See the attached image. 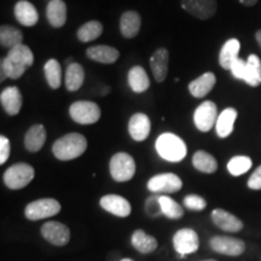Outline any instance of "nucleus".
<instances>
[{
    "label": "nucleus",
    "mask_w": 261,
    "mask_h": 261,
    "mask_svg": "<svg viewBox=\"0 0 261 261\" xmlns=\"http://www.w3.org/2000/svg\"><path fill=\"white\" fill-rule=\"evenodd\" d=\"M87 140L80 133H68L52 145V152L61 161H70L86 151Z\"/></svg>",
    "instance_id": "nucleus-1"
},
{
    "label": "nucleus",
    "mask_w": 261,
    "mask_h": 261,
    "mask_svg": "<svg viewBox=\"0 0 261 261\" xmlns=\"http://www.w3.org/2000/svg\"><path fill=\"white\" fill-rule=\"evenodd\" d=\"M156 150L163 160L169 162H179L187 156V144L180 137L173 133H162L156 140Z\"/></svg>",
    "instance_id": "nucleus-2"
},
{
    "label": "nucleus",
    "mask_w": 261,
    "mask_h": 261,
    "mask_svg": "<svg viewBox=\"0 0 261 261\" xmlns=\"http://www.w3.org/2000/svg\"><path fill=\"white\" fill-rule=\"evenodd\" d=\"M35 171L28 163H15L9 167L4 173L5 185L11 190H19L23 189L34 179Z\"/></svg>",
    "instance_id": "nucleus-3"
},
{
    "label": "nucleus",
    "mask_w": 261,
    "mask_h": 261,
    "mask_svg": "<svg viewBox=\"0 0 261 261\" xmlns=\"http://www.w3.org/2000/svg\"><path fill=\"white\" fill-rule=\"evenodd\" d=\"M109 169L112 178L117 182L128 181L136 173L135 159L127 152H117L110 159Z\"/></svg>",
    "instance_id": "nucleus-4"
},
{
    "label": "nucleus",
    "mask_w": 261,
    "mask_h": 261,
    "mask_svg": "<svg viewBox=\"0 0 261 261\" xmlns=\"http://www.w3.org/2000/svg\"><path fill=\"white\" fill-rule=\"evenodd\" d=\"M61 212V203L55 198H40L27 204L24 215L28 220L37 221L55 217Z\"/></svg>",
    "instance_id": "nucleus-5"
},
{
    "label": "nucleus",
    "mask_w": 261,
    "mask_h": 261,
    "mask_svg": "<svg viewBox=\"0 0 261 261\" xmlns=\"http://www.w3.org/2000/svg\"><path fill=\"white\" fill-rule=\"evenodd\" d=\"M100 108L90 100H76L69 108V115L73 121L80 125H93L100 119Z\"/></svg>",
    "instance_id": "nucleus-6"
},
{
    "label": "nucleus",
    "mask_w": 261,
    "mask_h": 261,
    "mask_svg": "<svg viewBox=\"0 0 261 261\" xmlns=\"http://www.w3.org/2000/svg\"><path fill=\"white\" fill-rule=\"evenodd\" d=\"M182 188L181 179L174 173H161L150 178L148 189L155 194H173Z\"/></svg>",
    "instance_id": "nucleus-7"
},
{
    "label": "nucleus",
    "mask_w": 261,
    "mask_h": 261,
    "mask_svg": "<svg viewBox=\"0 0 261 261\" xmlns=\"http://www.w3.org/2000/svg\"><path fill=\"white\" fill-rule=\"evenodd\" d=\"M210 246L215 253L228 256H240L246 250V243L240 238L230 236H214L211 238Z\"/></svg>",
    "instance_id": "nucleus-8"
},
{
    "label": "nucleus",
    "mask_w": 261,
    "mask_h": 261,
    "mask_svg": "<svg viewBox=\"0 0 261 261\" xmlns=\"http://www.w3.org/2000/svg\"><path fill=\"white\" fill-rule=\"evenodd\" d=\"M218 120V108L212 100H205L196 108L194 122L196 128L201 132H208L212 129Z\"/></svg>",
    "instance_id": "nucleus-9"
},
{
    "label": "nucleus",
    "mask_w": 261,
    "mask_h": 261,
    "mask_svg": "<svg viewBox=\"0 0 261 261\" xmlns=\"http://www.w3.org/2000/svg\"><path fill=\"white\" fill-rule=\"evenodd\" d=\"M173 246H174L175 252L184 256L198 250L200 238L192 228H181L173 236Z\"/></svg>",
    "instance_id": "nucleus-10"
},
{
    "label": "nucleus",
    "mask_w": 261,
    "mask_h": 261,
    "mask_svg": "<svg viewBox=\"0 0 261 261\" xmlns=\"http://www.w3.org/2000/svg\"><path fill=\"white\" fill-rule=\"evenodd\" d=\"M41 236L54 246L63 247L69 243L70 230L60 221H47L41 226Z\"/></svg>",
    "instance_id": "nucleus-11"
},
{
    "label": "nucleus",
    "mask_w": 261,
    "mask_h": 261,
    "mask_svg": "<svg viewBox=\"0 0 261 261\" xmlns=\"http://www.w3.org/2000/svg\"><path fill=\"white\" fill-rule=\"evenodd\" d=\"M181 8L198 19H210L218 10L217 0H180Z\"/></svg>",
    "instance_id": "nucleus-12"
},
{
    "label": "nucleus",
    "mask_w": 261,
    "mask_h": 261,
    "mask_svg": "<svg viewBox=\"0 0 261 261\" xmlns=\"http://www.w3.org/2000/svg\"><path fill=\"white\" fill-rule=\"evenodd\" d=\"M100 207L108 213L116 215L120 218L128 217L132 212L130 203L126 200L125 197L119 195H106L100 198L99 201Z\"/></svg>",
    "instance_id": "nucleus-13"
},
{
    "label": "nucleus",
    "mask_w": 261,
    "mask_h": 261,
    "mask_svg": "<svg viewBox=\"0 0 261 261\" xmlns=\"http://www.w3.org/2000/svg\"><path fill=\"white\" fill-rule=\"evenodd\" d=\"M151 130V121L144 113H136L128 121V132L136 142H143L148 138Z\"/></svg>",
    "instance_id": "nucleus-14"
},
{
    "label": "nucleus",
    "mask_w": 261,
    "mask_h": 261,
    "mask_svg": "<svg viewBox=\"0 0 261 261\" xmlns=\"http://www.w3.org/2000/svg\"><path fill=\"white\" fill-rule=\"evenodd\" d=\"M0 103H2L3 109L10 116L17 115L22 108L23 98L22 93L16 86H9L0 93Z\"/></svg>",
    "instance_id": "nucleus-15"
},
{
    "label": "nucleus",
    "mask_w": 261,
    "mask_h": 261,
    "mask_svg": "<svg viewBox=\"0 0 261 261\" xmlns=\"http://www.w3.org/2000/svg\"><path fill=\"white\" fill-rule=\"evenodd\" d=\"M211 218L215 226L221 228L223 231H227V232H238L243 228L242 220L221 208H217L212 212Z\"/></svg>",
    "instance_id": "nucleus-16"
},
{
    "label": "nucleus",
    "mask_w": 261,
    "mask_h": 261,
    "mask_svg": "<svg viewBox=\"0 0 261 261\" xmlns=\"http://www.w3.org/2000/svg\"><path fill=\"white\" fill-rule=\"evenodd\" d=\"M168 61L169 52L167 48L160 47L152 54L150 58V68H151L152 74H154L155 80L158 83H162L166 80L168 74Z\"/></svg>",
    "instance_id": "nucleus-17"
},
{
    "label": "nucleus",
    "mask_w": 261,
    "mask_h": 261,
    "mask_svg": "<svg viewBox=\"0 0 261 261\" xmlns=\"http://www.w3.org/2000/svg\"><path fill=\"white\" fill-rule=\"evenodd\" d=\"M14 15L19 24L24 27H33L38 23L39 14L35 6L27 0H19L14 8Z\"/></svg>",
    "instance_id": "nucleus-18"
},
{
    "label": "nucleus",
    "mask_w": 261,
    "mask_h": 261,
    "mask_svg": "<svg viewBox=\"0 0 261 261\" xmlns=\"http://www.w3.org/2000/svg\"><path fill=\"white\" fill-rule=\"evenodd\" d=\"M142 27V17L137 11H126L120 18V32L126 39H133L138 35Z\"/></svg>",
    "instance_id": "nucleus-19"
},
{
    "label": "nucleus",
    "mask_w": 261,
    "mask_h": 261,
    "mask_svg": "<svg viewBox=\"0 0 261 261\" xmlns=\"http://www.w3.org/2000/svg\"><path fill=\"white\" fill-rule=\"evenodd\" d=\"M86 56L94 62L102 64H113L119 60L120 52L115 47L108 45H97L87 48Z\"/></svg>",
    "instance_id": "nucleus-20"
},
{
    "label": "nucleus",
    "mask_w": 261,
    "mask_h": 261,
    "mask_svg": "<svg viewBox=\"0 0 261 261\" xmlns=\"http://www.w3.org/2000/svg\"><path fill=\"white\" fill-rule=\"evenodd\" d=\"M46 18L51 27L61 28L67 22V4L63 0H50L46 6Z\"/></svg>",
    "instance_id": "nucleus-21"
},
{
    "label": "nucleus",
    "mask_w": 261,
    "mask_h": 261,
    "mask_svg": "<svg viewBox=\"0 0 261 261\" xmlns=\"http://www.w3.org/2000/svg\"><path fill=\"white\" fill-rule=\"evenodd\" d=\"M45 142H46V129L40 123L33 125L24 136V148L29 152L40 151Z\"/></svg>",
    "instance_id": "nucleus-22"
},
{
    "label": "nucleus",
    "mask_w": 261,
    "mask_h": 261,
    "mask_svg": "<svg viewBox=\"0 0 261 261\" xmlns=\"http://www.w3.org/2000/svg\"><path fill=\"white\" fill-rule=\"evenodd\" d=\"M215 83H217V77L214 73L207 71L189 84V91L195 98H202L213 90Z\"/></svg>",
    "instance_id": "nucleus-23"
},
{
    "label": "nucleus",
    "mask_w": 261,
    "mask_h": 261,
    "mask_svg": "<svg viewBox=\"0 0 261 261\" xmlns=\"http://www.w3.org/2000/svg\"><path fill=\"white\" fill-rule=\"evenodd\" d=\"M237 115V110L233 109V108H227V109L220 113V115L218 116L217 123H215L217 135L220 138H227L232 133Z\"/></svg>",
    "instance_id": "nucleus-24"
},
{
    "label": "nucleus",
    "mask_w": 261,
    "mask_h": 261,
    "mask_svg": "<svg viewBox=\"0 0 261 261\" xmlns=\"http://www.w3.org/2000/svg\"><path fill=\"white\" fill-rule=\"evenodd\" d=\"M85 81V70L83 65L79 63H71L68 64L67 69H65V87L69 92H75L83 86Z\"/></svg>",
    "instance_id": "nucleus-25"
},
{
    "label": "nucleus",
    "mask_w": 261,
    "mask_h": 261,
    "mask_svg": "<svg viewBox=\"0 0 261 261\" xmlns=\"http://www.w3.org/2000/svg\"><path fill=\"white\" fill-rule=\"evenodd\" d=\"M128 85L135 93H143L150 87V80L145 69L140 65H135L128 71Z\"/></svg>",
    "instance_id": "nucleus-26"
},
{
    "label": "nucleus",
    "mask_w": 261,
    "mask_h": 261,
    "mask_svg": "<svg viewBox=\"0 0 261 261\" xmlns=\"http://www.w3.org/2000/svg\"><path fill=\"white\" fill-rule=\"evenodd\" d=\"M133 248L142 254H150L158 248V241L155 237L146 234L145 231L136 230L130 238Z\"/></svg>",
    "instance_id": "nucleus-27"
},
{
    "label": "nucleus",
    "mask_w": 261,
    "mask_h": 261,
    "mask_svg": "<svg viewBox=\"0 0 261 261\" xmlns=\"http://www.w3.org/2000/svg\"><path fill=\"white\" fill-rule=\"evenodd\" d=\"M22 41H23V34L18 28L9 24H3L0 27V44L3 47L11 50L21 45Z\"/></svg>",
    "instance_id": "nucleus-28"
},
{
    "label": "nucleus",
    "mask_w": 261,
    "mask_h": 261,
    "mask_svg": "<svg viewBox=\"0 0 261 261\" xmlns=\"http://www.w3.org/2000/svg\"><path fill=\"white\" fill-rule=\"evenodd\" d=\"M241 44L237 39H230L224 44L219 54V63L221 68L230 70L232 62L238 58V52H240Z\"/></svg>",
    "instance_id": "nucleus-29"
},
{
    "label": "nucleus",
    "mask_w": 261,
    "mask_h": 261,
    "mask_svg": "<svg viewBox=\"0 0 261 261\" xmlns=\"http://www.w3.org/2000/svg\"><path fill=\"white\" fill-rule=\"evenodd\" d=\"M192 165L194 167L202 173H207L212 174L218 169V162L214 159V156L208 154L207 151L203 150H198L192 156Z\"/></svg>",
    "instance_id": "nucleus-30"
},
{
    "label": "nucleus",
    "mask_w": 261,
    "mask_h": 261,
    "mask_svg": "<svg viewBox=\"0 0 261 261\" xmlns=\"http://www.w3.org/2000/svg\"><path fill=\"white\" fill-rule=\"evenodd\" d=\"M102 33L103 24L99 21H90L77 29L76 35L81 42H90L99 38Z\"/></svg>",
    "instance_id": "nucleus-31"
},
{
    "label": "nucleus",
    "mask_w": 261,
    "mask_h": 261,
    "mask_svg": "<svg viewBox=\"0 0 261 261\" xmlns=\"http://www.w3.org/2000/svg\"><path fill=\"white\" fill-rule=\"evenodd\" d=\"M9 60H11L15 63H17L19 65H24V67H31L34 63V55L31 48H29L27 45H18L11 50H9L8 56Z\"/></svg>",
    "instance_id": "nucleus-32"
},
{
    "label": "nucleus",
    "mask_w": 261,
    "mask_h": 261,
    "mask_svg": "<svg viewBox=\"0 0 261 261\" xmlns=\"http://www.w3.org/2000/svg\"><path fill=\"white\" fill-rule=\"evenodd\" d=\"M44 73L45 77H46V81L48 86L51 89L56 90L61 86L62 84V68L60 62L57 60H48L46 63H45L44 67Z\"/></svg>",
    "instance_id": "nucleus-33"
},
{
    "label": "nucleus",
    "mask_w": 261,
    "mask_h": 261,
    "mask_svg": "<svg viewBox=\"0 0 261 261\" xmlns=\"http://www.w3.org/2000/svg\"><path fill=\"white\" fill-rule=\"evenodd\" d=\"M0 69H2V77L0 80L4 81L5 79H12L17 80L22 76L27 70V67L24 65H19L11 60H9L8 57L3 58L2 60V65H0Z\"/></svg>",
    "instance_id": "nucleus-34"
},
{
    "label": "nucleus",
    "mask_w": 261,
    "mask_h": 261,
    "mask_svg": "<svg viewBox=\"0 0 261 261\" xmlns=\"http://www.w3.org/2000/svg\"><path fill=\"white\" fill-rule=\"evenodd\" d=\"M248 65V79L246 84L252 87H257L261 85V61L256 55H250L247 60Z\"/></svg>",
    "instance_id": "nucleus-35"
},
{
    "label": "nucleus",
    "mask_w": 261,
    "mask_h": 261,
    "mask_svg": "<svg viewBox=\"0 0 261 261\" xmlns=\"http://www.w3.org/2000/svg\"><path fill=\"white\" fill-rule=\"evenodd\" d=\"M160 203H161L162 207V214L166 215L169 219H180L182 215H184V210L181 208V205L177 203L169 196H160Z\"/></svg>",
    "instance_id": "nucleus-36"
},
{
    "label": "nucleus",
    "mask_w": 261,
    "mask_h": 261,
    "mask_svg": "<svg viewBox=\"0 0 261 261\" xmlns=\"http://www.w3.org/2000/svg\"><path fill=\"white\" fill-rule=\"evenodd\" d=\"M252 159L248 156H234L227 163V171L233 177H238V175H242L249 171L252 168Z\"/></svg>",
    "instance_id": "nucleus-37"
},
{
    "label": "nucleus",
    "mask_w": 261,
    "mask_h": 261,
    "mask_svg": "<svg viewBox=\"0 0 261 261\" xmlns=\"http://www.w3.org/2000/svg\"><path fill=\"white\" fill-rule=\"evenodd\" d=\"M230 70L236 79L243 80L246 83L248 79V65L246 61L241 60V58H236L232 62V64H231Z\"/></svg>",
    "instance_id": "nucleus-38"
},
{
    "label": "nucleus",
    "mask_w": 261,
    "mask_h": 261,
    "mask_svg": "<svg viewBox=\"0 0 261 261\" xmlns=\"http://www.w3.org/2000/svg\"><path fill=\"white\" fill-rule=\"evenodd\" d=\"M184 205L190 211L200 212L207 207V202H205L203 197L198 195H188L184 198Z\"/></svg>",
    "instance_id": "nucleus-39"
},
{
    "label": "nucleus",
    "mask_w": 261,
    "mask_h": 261,
    "mask_svg": "<svg viewBox=\"0 0 261 261\" xmlns=\"http://www.w3.org/2000/svg\"><path fill=\"white\" fill-rule=\"evenodd\" d=\"M145 212L149 217L158 218L162 214V207L160 203V196H150L146 198L145 202Z\"/></svg>",
    "instance_id": "nucleus-40"
},
{
    "label": "nucleus",
    "mask_w": 261,
    "mask_h": 261,
    "mask_svg": "<svg viewBox=\"0 0 261 261\" xmlns=\"http://www.w3.org/2000/svg\"><path fill=\"white\" fill-rule=\"evenodd\" d=\"M11 146H10V140L5 136L0 137V165H4L8 161Z\"/></svg>",
    "instance_id": "nucleus-41"
},
{
    "label": "nucleus",
    "mask_w": 261,
    "mask_h": 261,
    "mask_svg": "<svg viewBox=\"0 0 261 261\" xmlns=\"http://www.w3.org/2000/svg\"><path fill=\"white\" fill-rule=\"evenodd\" d=\"M248 188L252 190H261V165L248 179Z\"/></svg>",
    "instance_id": "nucleus-42"
},
{
    "label": "nucleus",
    "mask_w": 261,
    "mask_h": 261,
    "mask_svg": "<svg viewBox=\"0 0 261 261\" xmlns=\"http://www.w3.org/2000/svg\"><path fill=\"white\" fill-rule=\"evenodd\" d=\"M238 2H240L241 4H243L244 6H254L257 2H259V0H238Z\"/></svg>",
    "instance_id": "nucleus-43"
},
{
    "label": "nucleus",
    "mask_w": 261,
    "mask_h": 261,
    "mask_svg": "<svg viewBox=\"0 0 261 261\" xmlns=\"http://www.w3.org/2000/svg\"><path fill=\"white\" fill-rule=\"evenodd\" d=\"M255 39H256L257 44H259V46L261 48V29L255 33Z\"/></svg>",
    "instance_id": "nucleus-44"
},
{
    "label": "nucleus",
    "mask_w": 261,
    "mask_h": 261,
    "mask_svg": "<svg viewBox=\"0 0 261 261\" xmlns=\"http://www.w3.org/2000/svg\"><path fill=\"white\" fill-rule=\"evenodd\" d=\"M120 261H135V260L129 259V257H125V259H122V260H120Z\"/></svg>",
    "instance_id": "nucleus-45"
},
{
    "label": "nucleus",
    "mask_w": 261,
    "mask_h": 261,
    "mask_svg": "<svg viewBox=\"0 0 261 261\" xmlns=\"http://www.w3.org/2000/svg\"><path fill=\"white\" fill-rule=\"evenodd\" d=\"M201 261H218V260H215V259H207V260H201Z\"/></svg>",
    "instance_id": "nucleus-46"
}]
</instances>
